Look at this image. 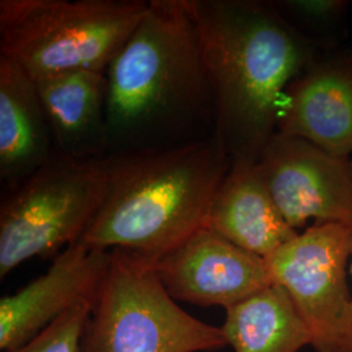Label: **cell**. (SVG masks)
Listing matches in <instances>:
<instances>
[{"label":"cell","mask_w":352,"mask_h":352,"mask_svg":"<svg viewBox=\"0 0 352 352\" xmlns=\"http://www.w3.org/2000/svg\"><path fill=\"white\" fill-rule=\"evenodd\" d=\"M257 167L278 210L295 231L308 221L352 226L351 158L276 132L260 153Z\"/></svg>","instance_id":"obj_8"},{"label":"cell","mask_w":352,"mask_h":352,"mask_svg":"<svg viewBox=\"0 0 352 352\" xmlns=\"http://www.w3.org/2000/svg\"><path fill=\"white\" fill-rule=\"evenodd\" d=\"M222 330L235 352H300L312 344L289 294L274 283L226 309Z\"/></svg>","instance_id":"obj_15"},{"label":"cell","mask_w":352,"mask_h":352,"mask_svg":"<svg viewBox=\"0 0 352 352\" xmlns=\"http://www.w3.org/2000/svg\"><path fill=\"white\" fill-rule=\"evenodd\" d=\"M106 80L109 155L213 136V96L187 0L148 1Z\"/></svg>","instance_id":"obj_2"},{"label":"cell","mask_w":352,"mask_h":352,"mask_svg":"<svg viewBox=\"0 0 352 352\" xmlns=\"http://www.w3.org/2000/svg\"><path fill=\"white\" fill-rule=\"evenodd\" d=\"M208 227L265 260L299 234L278 210L257 161L231 162L214 196Z\"/></svg>","instance_id":"obj_13"},{"label":"cell","mask_w":352,"mask_h":352,"mask_svg":"<svg viewBox=\"0 0 352 352\" xmlns=\"http://www.w3.org/2000/svg\"><path fill=\"white\" fill-rule=\"evenodd\" d=\"M351 161H352V157H351Z\"/></svg>","instance_id":"obj_19"},{"label":"cell","mask_w":352,"mask_h":352,"mask_svg":"<svg viewBox=\"0 0 352 352\" xmlns=\"http://www.w3.org/2000/svg\"><path fill=\"white\" fill-rule=\"evenodd\" d=\"M352 226L314 223L266 258L274 285L289 294L316 352H336L340 321L351 300L347 267Z\"/></svg>","instance_id":"obj_7"},{"label":"cell","mask_w":352,"mask_h":352,"mask_svg":"<svg viewBox=\"0 0 352 352\" xmlns=\"http://www.w3.org/2000/svg\"><path fill=\"white\" fill-rule=\"evenodd\" d=\"M110 252L77 241L52 258L49 270L0 300V349L10 351L37 337L78 302H96Z\"/></svg>","instance_id":"obj_10"},{"label":"cell","mask_w":352,"mask_h":352,"mask_svg":"<svg viewBox=\"0 0 352 352\" xmlns=\"http://www.w3.org/2000/svg\"><path fill=\"white\" fill-rule=\"evenodd\" d=\"M176 302L228 309L273 285L266 260L202 227L155 264Z\"/></svg>","instance_id":"obj_9"},{"label":"cell","mask_w":352,"mask_h":352,"mask_svg":"<svg viewBox=\"0 0 352 352\" xmlns=\"http://www.w3.org/2000/svg\"><path fill=\"white\" fill-rule=\"evenodd\" d=\"M276 6L292 25L307 26L316 33L327 34L340 25L349 3L343 0H283L276 1Z\"/></svg>","instance_id":"obj_17"},{"label":"cell","mask_w":352,"mask_h":352,"mask_svg":"<svg viewBox=\"0 0 352 352\" xmlns=\"http://www.w3.org/2000/svg\"><path fill=\"white\" fill-rule=\"evenodd\" d=\"M213 96L214 135L231 162H256L277 132L292 80L330 50L292 25L276 3L187 0Z\"/></svg>","instance_id":"obj_1"},{"label":"cell","mask_w":352,"mask_h":352,"mask_svg":"<svg viewBox=\"0 0 352 352\" xmlns=\"http://www.w3.org/2000/svg\"><path fill=\"white\" fill-rule=\"evenodd\" d=\"M93 302H78L55 320L37 337L6 352H80L81 340L93 309Z\"/></svg>","instance_id":"obj_16"},{"label":"cell","mask_w":352,"mask_h":352,"mask_svg":"<svg viewBox=\"0 0 352 352\" xmlns=\"http://www.w3.org/2000/svg\"><path fill=\"white\" fill-rule=\"evenodd\" d=\"M56 154L74 160L109 155L106 72L74 71L36 80Z\"/></svg>","instance_id":"obj_12"},{"label":"cell","mask_w":352,"mask_h":352,"mask_svg":"<svg viewBox=\"0 0 352 352\" xmlns=\"http://www.w3.org/2000/svg\"><path fill=\"white\" fill-rule=\"evenodd\" d=\"M56 154L36 81L0 55V182L14 188Z\"/></svg>","instance_id":"obj_14"},{"label":"cell","mask_w":352,"mask_h":352,"mask_svg":"<svg viewBox=\"0 0 352 352\" xmlns=\"http://www.w3.org/2000/svg\"><path fill=\"white\" fill-rule=\"evenodd\" d=\"M349 270H350L352 277V256ZM336 352H352V296L351 300L349 302V305L343 314L342 321H340Z\"/></svg>","instance_id":"obj_18"},{"label":"cell","mask_w":352,"mask_h":352,"mask_svg":"<svg viewBox=\"0 0 352 352\" xmlns=\"http://www.w3.org/2000/svg\"><path fill=\"white\" fill-rule=\"evenodd\" d=\"M277 132L333 155H352V51L321 55L285 93Z\"/></svg>","instance_id":"obj_11"},{"label":"cell","mask_w":352,"mask_h":352,"mask_svg":"<svg viewBox=\"0 0 352 352\" xmlns=\"http://www.w3.org/2000/svg\"><path fill=\"white\" fill-rule=\"evenodd\" d=\"M106 195L80 243L155 264L208 226L231 158L215 135L167 149L107 157Z\"/></svg>","instance_id":"obj_3"},{"label":"cell","mask_w":352,"mask_h":352,"mask_svg":"<svg viewBox=\"0 0 352 352\" xmlns=\"http://www.w3.org/2000/svg\"><path fill=\"white\" fill-rule=\"evenodd\" d=\"M226 346L222 327L189 315L171 298L153 263L110 252L80 352H212Z\"/></svg>","instance_id":"obj_5"},{"label":"cell","mask_w":352,"mask_h":352,"mask_svg":"<svg viewBox=\"0 0 352 352\" xmlns=\"http://www.w3.org/2000/svg\"><path fill=\"white\" fill-rule=\"evenodd\" d=\"M107 182V157L74 160L55 154L3 193L0 278L34 257L55 258L77 243L101 208Z\"/></svg>","instance_id":"obj_6"},{"label":"cell","mask_w":352,"mask_h":352,"mask_svg":"<svg viewBox=\"0 0 352 352\" xmlns=\"http://www.w3.org/2000/svg\"><path fill=\"white\" fill-rule=\"evenodd\" d=\"M146 7L144 0H1L0 55L34 81L106 72Z\"/></svg>","instance_id":"obj_4"}]
</instances>
